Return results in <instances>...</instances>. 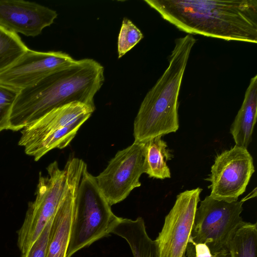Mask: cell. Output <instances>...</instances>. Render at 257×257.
<instances>
[{
    "mask_svg": "<svg viewBox=\"0 0 257 257\" xmlns=\"http://www.w3.org/2000/svg\"><path fill=\"white\" fill-rule=\"evenodd\" d=\"M161 137H156L145 143V173L150 178L163 180L171 178L166 163L173 156Z\"/></svg>",
    "mask_w": 257,
    "mask_h": 257,
    "instance_id": "obj_16",
    "label": "cell"
},
{
    "mask_svg": "<svg viewBox=\"0 0 257 257\" xmlns=\"http://www.w3.org/2000/svg\"><path fill=\"white\" fill-rule=\"evenodd\" d=\"M146 173L145 143L134 142L118 151L106 168L95 177L96 183L110 206L124 200L141 185Z\"/></svg>",
    "mask_w": 257,
    "mask_h": 257,
    "instance_id": "obj_8",
    "label": "cell"
},
{
    "mask_svg": "<svg viewBox=\"0 0 257 257\" xmlns=\"http://www.w3.org/2000/svg\"><path fill=\"white\" fill-rule=\"evenodd\" d=\"M214 257H231L228 251H224L215 254Z\"/></svg>",
    "mask_w": 257,
    "mask_h": 257,
    "instance_id": "obj_23",
    "label": "cell"
},
{
    "mask_svg": "<svg viewBox=\"0 0 257 257\" xmlns=\"http://www.w3.org/2000/svg\"><path fill=\"white\" fill-rule=\"evenodd\" d=\"M254 172L253 158L247 149L235 145L215 157L211 174L205 180L213 198L227 202L237 201L245 191Z\"/></svg>",
    "mask_w": 257,
    "mask_h": 257,
    "instance_id": "obj_9",
    "label": "cell"
},
{
    "mask_svg": "<svg viewBox=\"0 0 257 257\" xmlns=\"http://www.w3.org/2000/svg\"><path fill=\"white\" fill-rule=\"evenodd\" d=\"M104 80V68L98 62L89 58L76 60L19 91L11 113L9 130L21 131L51 110L74 102L95 108L94 97Z\"/></svg>",
    "mask_w": 257,
    "mask_h": 257,
    "instance_id": "obj_2",
    "label": "cell"
},
{
    "mask_svg": "<svg viewBox=\"0 0 257 257\" xmlns=\"http://www.w3.org/2000/svg\"><path fill=\"white\" fill-rule=\"evenodd\" d=\"M257 117V75L250 80L242 105L230 128L235 145L247 149Z\"/></svg>",
    "mask_w": 257,
    "mask_h": 257,
    "instance_id": "obj_14",
    "label": "cell"
},
{
    "mask_svg": "<svg viewBox=\"0 0 257 257\" xmlns=\"http://www.w3.org/2000/svg\"><path fill=\"white\" fill-rule=\"evenodd\" d=\"M189 34L257 43V1L145 0Z\"/></svg>",
    "mask_w": 257,
    "mask_h": 257,
    "instance_id": "obj_1",
    "label": "cell"
},
{
    "mask_svg": "<svg viewBox=\"0 0 257 257\" xmlns=\"http://www.w3.org/2000/svg\"><path fill=\"white\" fill-rule=\"evenodd\" d=\"M85 166L78 187L66 257L111 232L119 219Z\"/></svg>",
    "mask_w": 257,
    "mask_h": 257,
    "instance_id": "obj_5",
    "label": "cell"
},
{
    "mask_svg": "<svg viewBox=\"0 0 257 257\" xmlns=\"http://www.w3.org/2000/svg\"><path fill=\"white\" fill-rule=\"evenodd\" d=\"M28 49L18 34L0 27V73L12 66Z\"/></svg>",
    "mask_w": 257,
    "mask_h": 257,
    "instance_id": "obj_18",
    "label": "cell"
},
{
    "mask_svg": "<svg viewBox=\"0 0 257 257\" xmlns=\"http://www.w3.org/2000/svg\"><path fill=\"white\" fill-rule=\"evenodd\" d=\"M53 218L48 223L25 257L46 256L49 231Z\"/></svg>",
    "mask_w": 257,
    "mask_h": 257,
    "instance_id": "obj_21",
    "label": "cell"
},
{
    "mask_svg": "<svg viewBox=\"0 0 257 257\" xmlns=\"http://www.w3.org/2000/svg\"><path fill=\"white\" fill-rule=\"evenodd\" d=\"M199 187L179 193L155 241L159 257H186L200 194Z\"/></svg>",
    "mask_w": 257,
    "mask_h": 257,
    "instance_id": "obj_10",
    "label": "cell"
},
{
    "mask_svg": "<svg viewBox=\"0 0 257 257\" xmlns=\"http://www.w3.org/2000/svg\"><path fill=\"white\" fill-rule=\"evenodd\" d=\"M57 17L55 11L35 2L0 0V27L16 34L37 36Z\"/></svg>",
    "mask_w": 257,
    "mask_h": 257,
    "instance_id": "obj_12",
    "label": "cell"
},
{
    "mask_svg": "<svg viewBox=\"0 0 257 257\" xmlns=\"http://www.w3.org/2000/svg\"><path fill=\"white\" fill-rule=\"evenodd\" d=\"M256 223L243 221L231 238L228 250L231 257H256Z\"/></svg>",
    "mask_w": 257,
    "mask_h": 257,
    "instance_id": "obj_17",
    "label": "cell"
},
{
    "mask_svg": "<svg viewBox=\"0 0 257 257\" xmlns=\"http://www.w3.org/2000/svg\"><path fill=\"white\" fill-rule=\"evenodd\" d=\"M196 42L190 34L175 40L168 67L146 95L135 117V142L145 143L178 130V97L189 55Z\"/></svg>",
    "mask_w": 257,
    "mask_h": 257,
    "instance_id": "obj_3",
    "label": "cell"
},
{
    "mask_svg": "<svg viewBox=\"0 0 257 257\" xmlns=\"http://www.w3.org/2000/svg\"><path fill=\"white\" fill-rule=\"evenodd\" d=\"M143 37V35L139 29L131 20L124 18L118 36V58L131 50Z\"/></svg>",
    "mask_w": 257,
    "mask_h": 257,
    "instance_id": "obj_19",
    "label": "cell"
},
{
    "mask_svg": "<svg viewBox=\"0 0 257 257\" xmlns=\"http://www.w3.org/2000/svg\"><path fill=\"white\" fill-rule=\"evenodd\" d=\"M80 180L75 182L71 187L54 216L50 229L45 257H66L76 193Z\"/></svg>",
    "mask_w": 257,
    "mask_h": 257,
    "instance_id": "obj_13",
    "label": "cell"
},
{
    "mask_svg": "<svg viewBox=\"0 0 257 257\" xmlns=\"http://www.w3.org/2000/svg\"><path fill=\"white\" fill-rule=\"evenodd\" d=\"M95 109L79 102L56 108L22 129L18 145L37 161L53 149L67 147Z\"/></svg>",
    "mask_w": 257,
    "mask_h": 257,
    "instance_id": "obj_6",
    "label": "cell"
},
{
    "mask_svg": "<svg viewBox=\"0 0 257 257\" xmlns=\"http://www.w3.org/2000/svg\"><path fill=\"white\" fill-rule=\"evenodd\" d=\"M111 233L126 241L133 257H159L157 243L148 235L142 217L135 220L119 217Z\"/></svg>",
    "mask_w": 257,
    "mask_h": 257,
    "instance_id": "obj_15",
    "label": "cell"
},
{
    "mask_svg": "<svg viewBox=\"0 0 257 257\" xmlns=\"http://www.w3.org/2000/svg\"><path fill=\"white\" fill-rule=\"evenodd\" d=\"M245 200L227 202L207 196L196 210L188 243L205 244L212 254L228 251L232 236L243 222Z\"/></svg>",
    "mask_w": 257,
    "mask_h": 257,
    "instance_id": "obj_7",
    "label": "cell"
},
{
    "mask_svg": "<svg viewBox=\"0 0 257 257\" xmlns=\"http://www.w3.org/2000/svg\"><path fill=\"white\" fill-rule=\"evenodd\" d=\"M76 60L60 51L29 49L12 66L0 73V84L18 91L33 86Z\"/></svg>",
    "mask_w": 257,
    "mask_h": 257,
    "instance_id": "obj_11",
    "label": "cell"
},
{
    "mask_svg": "<svg viewBox=\"0 0 257 257\" xmlns=\"http://www.w3.org/2000/svg\"><path fill=\"white\" fill-rule=\"evenodd\" d=\"M215 255L205 244L188 243L186 257H214Z\"/></svg>",
    "mask_w": 257,
    "mask_h": 257,
    "instance_id": "obj_22",
    "label": "cell"
},
{
    "mask_svg": "<svg viewBox=\"0 0 257 257\" xmlns=\"http://www.w3.org/2000/svg\"><path fill=\"white\" fill-rule=\"evenodd\" d=\"M86 165L82 159L70 157L63 169L54 161L46 168V175L40 173L35 198L29 203L23 223L17 232L21 257L26 256L55 215L71 187L81 179Z\"/></svg>",
    "mask_w": 257,
    "mask_h": 257,
    "instance_id": "obj_4",
    "label": "cell"
},
{
    "mask_svg": "<svg viewBox=\"0 0 257 257\" xmlns=\"http://www.w3.org/2000/svg\"><path fill=\"white\" fill-rule=\"evenodd\" d=\"M20 91L0 84V132L10 128V118Z\"/></svg>",
    "mask_w": 257,
    "mask_h": 257,
    "instance_id": "obj_20",
    "label": "cell"
}]
</instances>
